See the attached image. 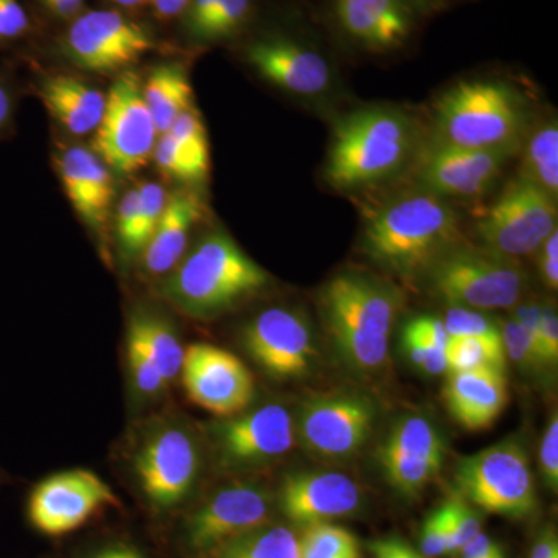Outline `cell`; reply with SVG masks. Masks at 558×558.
Returning a JSON list of instances; mask_svg holds the SVG:
<instances>
[{"label":"cell","mask_w":558,"mask_h":558,"mask_svg":"<svg viewBox=\"0 0 558 558\" xmlns=\"http://www.w3.org/2000/svg\"><path fill=\"white\" fill-rule=\"evenodd\" d=\"M376 407L354 391L328 392L301 405L295 433L312 453L343 459L357 453L373 433Z\"/></svg>","instance_id":"5bb4252c"},{"label":"cell","mask_w":558,"mask_h":558,"mask_svg":"<svg viewBox=\"0 0 558 558\" xmlns=\"http://www.w3.org/2000/svg\"><path fill=\"white\" fill-rule=\"evenodd\" d=\"M244 60L260 78L296 97H318L333 83L329 58L299 33H259L245 44Z\"/></svg>","instance_id":"4fadbf2b"},{"label":"cell","mask_w":558,"mask_h":558,"mask_svg":"<svg viewBox=\"0 0 558 558\" xmlns=\"http://www.w3.org/2000/svg\"><path fill=\"white\" fill-rule=\"evenodd\" d=\"M131 332L142 341L154 365L160 371L165 381L170 384L182 371L185 349L180 343L174 329L165 319L148 314H137L131 319Z\"/></svg>","instance_id":"f1b7e54d"},{"label":"cell","mask_w":558,"mask_h":558,"mask_svg":"<svg viewBox=\"0 0 558 558\" xmlns=\"http://www.w3.org/2000/svg\"><path fill=\"white\" fill-rule=\"evenodd\" d=\"M180 374L190 399L218 416H236L255 396V380L247 366L215 344L194 343L185 349Z\"/></svg>","instance_id":"e0dca14e"},{"label":"cell","mask_w":558,"mask_h":558,"mask_svg":"<svg viewBox=\"0 0 558 558\" xmlns=\"http://www.w3.org/2000/svg\"><path fill=\"white\" fill-rule=\"evenodd\" d=\"M446 351L447 373L495 368L505 371L506 357L502 343L470 337H450Z\"/></svg>","instance_id":"d6a6232c"},{"label":"cell","mask_w":558,"mask_h":558,"mask_svg":"<svg viewBox=\"0 0 558 558\" xmlns=\"http://www.w3.org/2000/svg\"><path fill=\"white\" fill-rule=\"evenodd\" d=\"M502 347H505L506 357L513 360L517 365L524 369L546 368L542 355L535 348L534 341L529 337L527 330L510 318L505 323L501 329Z\"/></svg>","instance_id":"ab89813d"},{"label":"cell","mask_w":558,"mask_h":558,"mask_svg":"<svg viewBox=\"0 0 558 558\" xmlns=\"http://www.w3.org/2000/svg\"><path fill=\"white\" fill-rule=\"evenodd\" d=\"M403 336L425 341V343L435 344V347L442 349H446L447 341L450 339L442 319L428 317V315L411 319L405 330H403Z\"/></svg>","instance_id":"bcb514c9"},{"label":"cell","mask_w":558,"mask_h":558,"mask_svg":"<svg viewBox=\"0 0 558 558\" xmlns=\"http://www.w3.org/2000/svg\"><path fill=\"white\" fill-rule=\"evenodd\" d=\"M380 451L416 458L446 459V444L428 418L410 416L402 418L389 432Z\"/></svg>","instance_id":"4dcf8cb0"},{"label":"cell","mask_w":558,"mask_h":558,"mask_svg":"<svg viewBox=\"0 0 558 558\" xmlns=\"http://www.w3.org/2000/svg\"><path fill=\"white\" fill-rule=\"evenodd\" d=\"M520 178L558 197V126L549 119L526 135Z\"/></svg>","instance_id":"83f0119b"},{"label":"cell","mask_w":558,"mask_h":558,"mask_svg":"<svg viewBox=\"0 0 558 558\" xmlns=\"http://www.w3.org/2000/svg\"><path fill=\"white\" fill-rule=\"evenodd\" d=\"M446 510L447 535H449V554L459 553L462 546L483 532V523L468 501L461 497L451 498L444 505Z\"/></svg>","instance_id":"74e56055"},{"label":"cell","mask_w":558,"mask_h":558,"mask_svg":"<svg viewBox=\"0 0 558 558\" xmlns=\"http://www.w3.org/2000/svg\"><path fill=\"white\" fill-rule=\"evenodd\" d=\"M526 135L523 98L502 81H462L436 102L435 142L513 156Z\"/></svg>","instance_id":"5b68a950"},{"label":"cell","mask_w":558,"mask_h":558,"mask_svg":"<svg viewBox=\"0 0 558 558\" xmlns=\"http://www.w3.org/2000/svg\"><path fill=\"white\" fill-rule=\"evenodd\" d=\"M255 13V0H191L183 31L197 44H218L240 35Z\"/></svg>","instance_id":"484cf974"},{"label":"cell","mask_w":558,"mask_h":558,"mask_svg":"<svg viewBox=\"0 0 558 558\" xmlns=\"http://www.w3.org/2000/svg\"><path fill=\"white\" fill-rule=\"evenodd\" d=\"M539 348L546 366L557 365L558 360V318L553 306H543L538 323Z\"/></svg>","instance_id":"7dc6e473"},{"label":"cell","mask_w":558,"mask_h":558,"mask_svg":"<svg viewBox=\"0 0 558 558\" xmlns=\"http://www.w3.org/2000/svg\"><path fill=\"white\" fill-rule=\"evenodd\" d=\"M300 542L328 558H362L354 534L332 523L314 524L304 529Z\"/></svg>","instance_id":"e575fe53"},{"label":"cell","mask_w":558,"mask_h":558,"mask_svg":"<svg viewBox=\"0 0 558 558\" xmlns=\"http://www.w3.org/2000/svg\"><path fill=\"white\" fill-rule=\"evenodd\" d=\"M538 271L550 290L558 288V231H554L538 248Z\"/></svg>","instance_id":"c3c4849f"},{"label":"cell","mask_w":558,"mask_h":558,"mask_svg":"<svg viewBox=\"0 0 558 558\" xmlns=\"http://www.w3.org/2000/svg\"><path fill=\"white\" fill-rule=\"evenodd\" d=\"M403 341H405V348L409 351L411 362L424 371V373L432 374V376H439V374L446 373V351L442 348L405 336H403Z\"/></svg>","instance_id":"f6af8a7d"},{"label":"cell","mask_w":558,"mask_h":558,"mask_svg":"<svg viewBox=\"0 0 558 558\" xmlns=\"http://www.w3.org/2000/svg\"><path fill=\"white\" fill-rule=\"evenodd\" d=\"M271 497L256 483L219 488L186 517L182 546L191 557L205 558L220 546L270 523Z\"/></svg>","instance_id":"7c38bea8"},{"label":"cell","mask_w":558,"mask_h":558,"mask_svg":"<svg viewBox=\"0 0 558 558\" xmlns=\"http://www.w3.org/2000/svg\"><path fill=\"white\" fill-rule=\"evenodd\" d=\"M213 436L223 464L250 468L289 453L295 446V422L288 409L269 403L220 422Z\"/></svg>","instance_id":"ffe728a7"},{"label":"cell","mask_w":558,"mask_h":558,"mask_svg":"<svg viewBox=\"0 0 558 558\" xmlns=\"http://www.w3.org/2000/svg\"><path fill=\"white\" fill-rule=\"evenodd\" d=\"M65 196L90 229L108 226L113 201L112 171L92 149L70 146L57 159Z\"/></svg>","instance_id":"7402d4cb"},{"label":"cell","mask_w":558,"mask_h":558,"mask_svg":"<svg viewBox=\"0 0 558 558\" xmlns=\"http://www.w3.org/2000/svg\"><path fill=\"white\" fill-rule=\"evenodd\" d=\"M128 362H130L132 380L143 395H159L167 387V381L143 348L142 341L131 330H128Z\"/></svg>","instance_id":"f35d334b"},{"label":"cell","mask_w":558,"mask_h":558,"mask_svg":"<svg viewBox=\"0 0 558 558\" xmlns=\"http://www.w3.org/2000/svg\"><path fill=\"white\" fill-rule=\"evenodd\" d=\"M153 33L117 10H90L73 17L61 50L86 72L123 73L154 50Z\"/></svg>","instance_id":"30bf717a"},{"label":"cell","mask_w":558,"mask_h":558,"mask_svg":"<svg viewBox=\"0 0 558 558\" xmlns=\"http://www.w3.org/2000/svg\"><path fill=\"white\" fill-rule=\"evenodd\" d=\"M204 216V205L190 191L168 197L163 215L142 253L143 267L150 277L170 275L185 256L191 230Z\"/></svg>","instance_id":"cb8c5ba5"},{"label":"cell","mask_w":558,"mask_h":558,"mask_svg":"<svg viewBox=\"0 0 558 558\" xmlns=\"http://www.w3.org/2000/svg\"><path fill=\"white\" fill-rule=\"evenodd\" d=\"M360 505L362 492L357 483L336 472L289 475L279 494L282 513L304 529L352 515Z\"/></svg>","instance_id":"44dd1931"},{"label":"cell","mask_w":558,"mask_h":558,"mask_svg":"<svg viewBox=\"0 0 558 558\" xmlns=\"http://www.w3.org/2000/svg\"><path fill=\"white\" fill-rule=\"evenodd\" d=\"M31 28V16L21 0H0V47L25 38Z\"/></svg>","instance_id":"b9f144b4"},{"label":"cell","mask_w":558,"mask_h":558,"mask_svg":"<svg viewBox=\"0 0 558 558\" xmlns=\"http://www.w3.org/2000/svg\"><path fill=\"white\" fill-rule=\"evenodd\" d=\"M117 505V495L100 476L75 469L40 481L28 497L27 517L40 534L61 537Z\"/></svg>","instance_id":"9a60e30c"},{"label":"cell","mask_w":558,"mask_h":558,"mask_svg":"<svg viewBox=\"0 0 558 558\" xmlns=\"http://www.w3.org/2000/svg\"><path fill=\"white\" fill-rule=\"evenodd\" d=\"M83 558H149L143 550L135 548V546L128 545V543H109V545L101 546L92 550Z\"/></svg>","instance_id":"816d5d0a"},{"label":"cell","mask_w":558,"mask_h":558,"mask_svg":"<svg viewBox=\"0 0 558 558\" xmlns=\"http://www.w3.org/2000/svg\"><path fill=\"white\" fill-rule=\"evenodd\" d=\"M84 2L86 0H51L47 10L61 20H70V17L78 16Z\"/></svg>","instance_id":"9f6ffc18"},{"label":"cell","mask_w":558,"mask_h":558,"mask_svg":"<svg viewBox=\"0 0 558 558\" xmlns=\"http://www.w3.org/2000/svg\"><path fill=\"white\" fill-rule=\"evenodd\" d=\"M510 157L499 150L459 148L433 140L418 156V189L447 201L475 199L497 182Z\"/></svg>","instance_id":"d6986e66"},{"label":"cell","mask_w":558,"mask_h":558,"mask_svg":"<svg viewBox=\"0 0 558 558\" xmlns=\"http://www.w3.org/2000/svg\"><path fill=\"white\" fill-rule=\"evenodd\" d=\"M499 546L488 535L481 532L475 538L470 539L468 545L459 549L461 558H488L497 553Z\"/></svg>","instance_id":"f5cc1de1"},{"label":"cell","mask_w":558,"mask_h":558,"mask_svg":"<svg viewBox=\"0 0 558 558\" xmlns=\"http://www.w3.org/2000/svg\"><path fill=\"white\" fill-rule=\"evenodd\" d=\"M421 554L427 558H438L449 554L446 510L444 506L429 513L421 532Z\"/></svg>","instance_id":"7bdbcfd3"},{"label":"cell","mask_w":558,"mask_h":558,"mask_svg":"<svg viewBox=\"0 0 558 558\" xmlns=\"http://www.w3.org/2000/svg\"><path fill=\"white\" fill-rule=\"evenodd\" d=\"M110 2L116 3V5L121 7V9L134 10L146 5V3H149V0H110Z\"/></svg>","instance_id":"6f0895ef"},{"label":"cell","mask_w":558,"mask_h":558,"mask_svg":"<svg viewBox=\"0 0 558 558\" xmlns=\"http://www.w3.org/2000/svg\"><path fill=\"white\" fill-rule=\"evenodd\" d=\"M242 340L250 357L275 379L306 376L314 363L310 323L286 307H270L250 319Z\"/></svg>","instance_id":"ac0fdd59"},{"label":"cell","mask_w":558,"mask_h":558,"mask_svg":"<svg viewBox=\"0 0 558 558\" xmlns=\"http://www.w3.org/2000/svg\"><path fill=\"white\" fill-rule=\"evenodd\" d=\"M488 558H506V556H505V554H502V549H501V548H499V549L497 550V553L492 554V556H490V557H488Z\"/></svg>","instance_id":"680465c9"},{"label":"cell","mask_w":558,"mask_h":558,"mask_svg":"<svg viewBox=\"0 0 558 558\" xmlns=\"http://www.w3.org/2000/svg\"><path fill=\"white\" fill-rule=\"evenodd\" d=\"M159 131L142 94V80L120 73L106 95V109L95 131L94 153L119 174H134L149 163Z\"/></svg>","instance_id":"9c48e42d"},{"label":"cell","mask_w":558,"mask_h":558,"mask_svg":"<svg viewBox=\"0 0 558 558\" xmlns=\"http://www.w3.org/2000/svg\"><path fill=\"white\" fill-rule=\"evenodd\" d=\"M39 98L47 112L73 135L97 131L105 116L106 95L76 76H47L40 81Z\"/></svg>","instance_id":"d4e9b609"},{"label":"cell","mask_w":558,"mask_h":558,"mask_svg":"<svg viewBox=\"0 0 558 558\" xmlns=\"http://www.w3.org/2000/svg\"><path fill=\"white\" fill-rule=\"evenodd\" d=\"M326 326L349 365L377 371L387 363L389 336L402 310L391 282L363 271H340L319 292Z\"/></svg>","instance_id":"7a4b0ae2"},{"label":"cell","mask_w":558,"mask_h":558,"mask_svg":"<svg viewBox=\"0 0 558 558\" xmlns=\"http://www.w3.org/2000/svg\"><path fill=\"white\" fill-rule=\"evenodd\" d=\"M201 450L190 429L165 424L150 429L140 442L132 465L143 495L153 508L171 510L196 487Z\"/></svg>","instance_id":"8fae6325"},{"label":"cell","mask_w":558,"mask_h":558,"mask_svg":"<svg viewBox=\"0 0 558 558\" xmlns=\"http://www.w3.org/2000/svg\"><path fill=\"white\" fill-rule=\"evenodd\" d=\"M40 3H43L44 7H49V3L51 2V0H39Z\"/></svg>","instance_id":"91938a15"},{"label":"cell","mask_w":558,"mask_h":558,"mask_svg":"<svg viewBox=\"0 0 558 558\" xmlns=\"http://www.w3.org/2000/svg\"><path fill=\"white\" fill-rule=\"evenodd\" d=\"M444 399L462 428L469 432L490 428L508 405L505 371L481 368L449 373Z\"/></svg>","instance_id":"603a6c76"},{"label":"cell","mask_w":558,"mask_h":558,"mask_svg":"<svg viewBox=\"0 0 558 558\" xmlns=\"http://www.w3.org/2000/svg\"><path fill=\"white\" fill-rule=\"evenodd\" d=\"M416 124L402 110L373 106L349 113L330 140L326 179L352 191L392 178L416 149Z\"/></svg>","instance_id":"3957f363"},{"label":"cell","mask_w":558,"mask_h":558,"mask_svg":"<svg viewBox=\"0 0 558 558\" xmlns=\"http://www.w3.org/2000/svg\"><path fill=\"white\" fill-rule=\"evenodd\" d=\"M459 244L462 230L457 209L418 186L377 208L366 220L362 236L365 255L402 281L427 277Z\"/></svg>","instance_id":"6da1fadb"},{"label":"cell","mask_w":558,"mask_h":558,"mask_svg":"<svg viewBox=\"0 0 558 558\" xmlns=\"http://www.w3.org/2000/svg\"><path fill=\"white\" fill-rule=\"evenodd\" d=\"M557 201L519 175L476 220V236L483 247L508 258L534 255L557 230Z\"/></svg>","instance_id":"ba28073f"},{"label":"cell","mask_w":558,"mask_h":558,"mask_svg":"<svg viewBox=\"0 0 558 558\" xmlns=\"http://www.w3.org/2000/svg\"><path fill=\"white\" fill-rule=\"evenodd\" d=\"M153 159L159 170L172 179L185 180V182H202L189 157L170 134L159 135L156 148H154Z\"/></svg>","instance_id":"60d3db41"},{"label":"cell","mask_w":558,"mask_h":558,"mask_svg":"<svg viewBox=\"0 0 558 558\" xmlns=\"http://www.w3.org/2000/svg\"><path fill=\"white\" fill-rule=\"evenodd\" d=\"M442 322L449 337H470L502 343L501 330L486 315L481 314V311L449 306Z\"/></svg>","instance_id":"8d00e7d4"},{"label":"cell","mask_w":558,"mask_h":558,"mask_svg":"<svg viewBox=\"0 0 558 558\" xmlns=\"http://www.w3.org/2000/svg\"><path fill=\"white\" fill-rule=\"evenodd\" d=\"M425 0H328L330 22L355 49L388 54L413 38Z\"/></svg>","instance_id":"2e32d148"},{"label":"cell","mask_w":558,"mask_h":558,"mask_svg":"<svg viewBox=\"0 0 558 558\" xmlns=\"http://www.w3.org/2000/svg\"><path fill=\"white\" fill-rule=\"evenodd\" d=\"M269 279L229 234L213 231L183 256L161 293L186 315L209 318L267 288Z\"/></svg>","instance_id":"277c9868"},{"label":"cell","mask_w":558,"mask_h":558,"mask_svg":"<svg viewBox=\"0 0 558 558\" xmlns=\"http://www.w3.org/2000/svg\"><path fill=\"white\" fill-rule=\"evenodd\" d=\"M371 550L377 558H427L399 538L377 539L371 543Z\"/></svg>","instance_id":"f907efd6"},{"label":"cell","mask_w":558,"mask_h":558,"mask_svg":"<svg viewBox=\"0 0 558 558\" xmlns=\"http://www.w3.org/2000/svg\"><path fill=\"white\" fill-rule=\"evenodd\" d=\"M556 558H558V557H556Z\"/></svg>","instance_id":"94428289"},{"label":"cell","mask_w":558,"mask_h":558,"mask_svg":"<svg viewBox=\"0 0 558 558\" xmlns=\"http://www.w3.org/2000/svg\"><path fill=\"white\" fill-rule=\"evenodd\" d=\"M205 558H300V538L289 527L266 524Z\"/></svg>","instance_id":"f546056e"},{"label":"cell","mask_w":558,"mask_h":558,"mask_svg":"<svg viewBox=\"0 0 558 558\" xmlns=\"http://www.w3.org/2000/svg\"><path fill=\"white\" fill-rule=\"evenodd\" d=\"M558 557V538L553 529H546L535 542L529 558H556Z\"/></svg>","instance_id":"11a10c76"},{"label":"cell","mask_w":558,"mask_h":558,"mask_svg":"<svg viewBox=\"0 0 558 558\" xmlns=\"http://www.w3.org/2000/svg\"><path fill=\"white\" fill-rule=\"evenodd\" d=\"M380 468L389 486L395 487L399 494L416 497L428 483H432L442 470V458L403 457V454L377 453Z\"/></svg>","instance_id":"1f68e13d"},{"label":"cell","mask_w":558,"mask_h":558,"mask_svg":"<svg viewBox=\"0 0 558 558\" xmlns=\"http://www.w3.org/2000/svg\"><path fill=\"white\" fill-rule=\"evenodd\" d=\"M154 14L160 21H170L174 17H182L189 10L191 0H149Z\"/></svg>","instance_id":"db71d44e"},{"label":"cell","mask_w":558,"mask_h":558,"mask_svg":"<svg viewBox=\"0 0 558 558\" xmlns=\"http://www.w3.org/2000/svg\"><path fill=\"white\" fill-rule=\"evenodd\" d=\"M539 470L543 480L549 488L557 492L558 487V416L553 414L548 427L543 435L542 447H539Z\"/></svg>","instance_id":"ee69618b"},{"label":"cell","mask_w":558,"mask_h":558,"mask_svg":"<svg viewBox=\"0 0 558 558\" xmlns=\"http://www.w3.org/2000/svg\"><path fill=\"white\" fill-rule=\"evenodd\" d=\"M142 94L159 135L170 130L180 113L193 106L189 72L179 62L150 69L146 80L142 81Z\"/></svg>","instance_id":"4316f807"},{"label":"cell","mask_w":558,"mask_h":558,"mask_svg":"<svg viewBox=\"0 0 558 558\" xmlns=\"http://www.w3.org/2000/svg\"><path fill=\"white\" fill-rule=\"evenodd\" d=\"M165 134H170L178 142L199 178L202 180L207 179L209 172V143L207 130H205L199 112L191 106L185 112L180 113L178 120L172 123L170 130Z\"/></svg>","instance_id":"836d02e7"},{"label":"cell","mask_w":558,"mask_h":558,"mask_svg":"<svg viewBox=\"0 0 558 558\" xmlns=\"http://www.w3.org/2000/svg\"><path fill=\"white\" fill-rule=\"evenodd\" d=\"M117 234L121 248L128 256L142 255L148 238L143 230L142 216H140L138 190L132 189L121 197L117 208Z\"/></svg>","instance_id":"d590c367"},{"label":"cell","mask_w":558,"mask_h":558,"mask_svg":"<svg viewBox=\"0 0 558 558\" xmlns=\"http://www.w3.org/2000/svg\"><path fill=\"white\" fill-rule=\"evenodd\" d=\"M454 483L464 501L494 515L521 520L537 509L529 454L515 438L462 458Z\"/></svg>","instance_id":"52a82bcc"},{"label":"cell","mask_w":558,"mask_h":558,"mask_svg":"<svg viewBox=\"0 0 558 558\" xmlns=\"http://www.w3.org/2000/svg\"><path fill=\"white\" fill-rule=\"evenodd\" d=\"M17 97L13 83L0 72V138L5 137L13 128Z\"/></svg>","instance_id":"681fc988"},{"label":"cell","mask_w":558,"mask_h":558,"mask_svg":"<svg viewBox=\"0 0 558 558\" xmlns=\"http://www.w3.org/2000/svg\"><path fill=\"white\" fill-rule=\"evenodd\" d=\"M425 278L449 306L475 311L515 307L526 286L515 259L464 242L446 253Z\"/></svg>","instance_id":"8992f818"}]
</instances>
